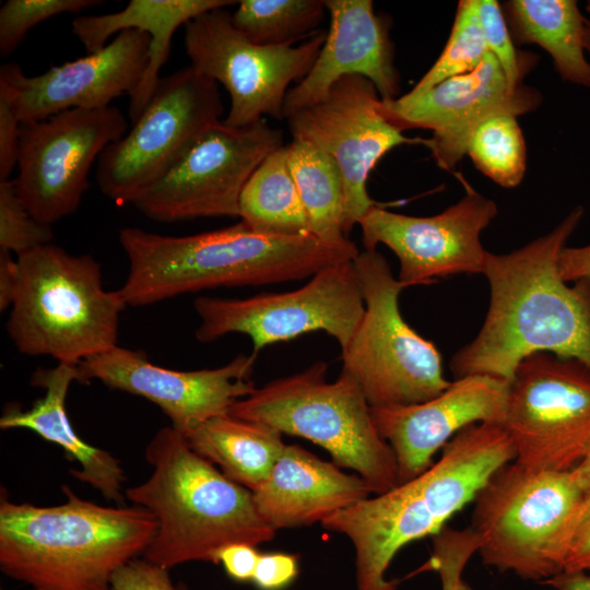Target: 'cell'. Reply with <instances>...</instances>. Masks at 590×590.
<instances>
[{
    "label": "cell",
    "instance_id": "74e56055",
    "mask_svg": "<svg viewBox=\"0 0 590 590\" xmlns=\"http://www.w3.org/2000/svg\"><path fill=\"white\" fill-rule=\"evenodd\" d=\"M113 590H177L168 569L148 559L134 558L120 567L111 578Z\"/></svg>",
    "mask_w": 590,
    "mask_h": 590
},
{
    "label": "cell",
    "instance_id": "e0dca14e",
    "mask_svg": "<svg viewBox=\"0 0 590 590\" xmlns=\"http://www.w3.org/2000/svg\"><path fill=\"white\" fill-rule=\"evenodd\" d=\"M542 94L526 84L511 87L489 52L472 71L449 78L427 92L378 104L382 117L400 131L427 129V146L437 165L452 170L467 154L471 138L498 115L520 116L535 110Z\"/></svg>",
    "mask_w": 590,
    "mask_h": 590
},
{
    "label": "cell",
    "instance_id": "5b68a950",
    "mask_svg": "<svg viewBox=\"0 0 590 590\" xmlns=\"http://www.w3.org/2000/svg\"><path fill=\"white\" fill-rule=\"evenodd\" d=\"M145 458L150 476L125 491L130 503L149 510L157 522L145 559L167 569L214 563L228 544L258 546L274 539L276 531L260 515L252 492L193 451L172 425L154 435Z\"/></svg>",
    "mask_w": 590,
    "mask_h": 590
},
{
    "label": "cell",
    "instance_id": "7a4b0ae2",
    "mask_svg": "<svg viewBox=\"0 0 590 590\" xmlns=\"http://www.w3.org/2000/svg\"><path fill=\"white\" fill-rule=\"evenodd\" d=\"M515 459L503 424L476 423L459 432L416 477L323 520L324 529L345 535L354 547L356 590H398V580L387 578L398 552L437 534L474 502L498 469Z\"/></svg>",
    "mask_w": 590,
    "mask_h": 590
},
{
    "label": "cell",
    "instance_id": "7bdbcfd3",
    "mask_svg": "<svg viewBox=\"0 0 590 590\" xmlns=\"http://www.w3.org/2000/svg\"><path fill=\"white\" fill-rule=\"evenodd\" d=\"M17 283V260L12 252L0 249V310L8 309L13 302Z\"/></svg>",
    "mask_w": 590,
    "mask_h": 590
},
{
    "label": "cell",
    "instance_id": "d6986e66",
    "mask_svg": "<svg viewBox=\"0 0 590 590\" xmlns=\"http://www.w3.org/2000/svg\"><path fill=\"white\" fill-rule=\"evenodd\" d=\"M257 355L240 354L213 369L175 370L157 366L145 353L116 345L76 365L78 382L98 380L156 404L180 433L232 406L257 388L251 379Z\"/></svg>",
    "mask_w": 590,
    "mask_h": 590
},
{
    "label": "cell",
    "instance_id": "ab89813d",
    "mask_svg": "<svg viewBox=\"0 0 590 590\" xmlns=\"http://www.w3.org/2000/svg\"><path fill=\"white\" fill-rule=\"evenodd\" d=\"M563 571H590V492L586 493L575 518Z\"/></svg>",
    "mask_w": 590,
    "mask_h": 590
},
{
    "label": "cell",
    "instance_id": "ffe728a7",
    "mask_svg": "<svg viewBox=\"0 0 590 590\" xmlns=\"http://www.w3.org/2000/svg\"><path fill=\"white\" fill-rule=\"evenodd\" d=\"M150 45L149 33L126 30L102 49L38 75L28 76L19 64L4 63L0 82L9 88L21 123L73 108H104L138 88L149 64Z\"/></svg>",
    "mask_w": 590,
    "mask_h": 590
},
{
    "label": "cell",
    "instance_id": "e575fe53",
    "mask_svg": "<svg viewBox=\"0 0 590 590\" xmlns=\"http://www.w3.org/2000/svg\"><path fill=\"white\" fill-rule=\"evenodd\" d=\"M476 8L487 51L497 59L511 87L524 84L523 79L536 64L538 56L516 49L496 0H476Z\"/></svg>",
    "mask_w": 590,
    "mask_h": 590
},
{
    "label": "cell",
    "instance_id": "836d02e7",
    "mask_svg": "<svg viewBox=\"0 0 590 590\" xmlns=\"http://www.w3.org/2000/svg\"><path fill=\"white\" fill-rule=\"evenodd\" d=\"M51 240V226L31 214L14 180H0V249L20 256Z\"/></svg>",
    "mask_w": 590,
    "mask_h": 590
},
{
    "label": "cell",
    "instance_id": "b9f144b4",
    "mask_svg": "<svg viewBox=\"0 0 590 590\" xmlns=\"http://www.w3.org/2000/svg\"><path fill=\"white\" fill-rule=\"evenodd\" d=\"M558 271L566 282H590V244L581 247H565L558 259Z\"/></svg>",
    "mask_w": 590,
    "mask_h": 590
},
{
    "label": "cell",
    "instance_id": "8fae6325",
    "mask_svg": "<svg viewBox=\"0 0 590 590\" xmlns=\"http://www.w3.org/2000/svg\"><path fill=\"white\" fill-rule=\"evenodd\" d=\"M193 306L201 319L196 330L198 341L243 333L251 339L255 355L267 345L312 331L334 338L342 352L365 312L353 261L327 267L294 291L243 299L200 296Z\"/></svg>",
    "mask_w": 590,
    "mask_h": 590
},
{
    "label": "cell",
    "instance_id": "4fadbf2b",
    "mask_svg": "<svg viewBox=\"0 0 590 590\" xmlns=\"http://www.w3.org/2000/svg\"><path fill=\"white\" fill-rule=\"evenodd\" d=\"M503 426L521 465L573 470L590 444V368L550 353L526 357L509 384Z\"/></svg>",
    "mask_w": 590,
    "mask_h": 590
},
{
    "label": "cell",
    "instance_id": "ee69618b",
    "mask_svg": "<svg viewBox=\"0 0 590 590\" xmlns=\"http://www.w3.org/2000/svg\"><path fill=\"white\" fill-rule=\"evenodd\" d=\"M540 583L555 590H590V571H562Z\"/></svg>",
    "mask_w": 590,
    "mask_h": 590
},
{
    "label": "cell",
    "instance_id": "7402d4cb",
    "mask_svg": "<svg viewBox=\"0 0 590 590\" xmlns=\"http://www.w3.org/2000/svg\"><path fill=\"white\" fill-rule=\"evenodd\" d=\"M330 28L308 74L288 90L283 107L286 119L322 99L347 75L368 79L384 101L396 99L400 75L389 21L374 11L370 0H324Z\"/></svg>",
    "mask_w": 590,
    "mask_h": 590
},
{
    "label": "cell",
    "instance_id": "1f68e13d",
    "mask_svg": "<svg viewBox=\"0 0 590 590\" xmlns=\"http://www.w3.org/2000/svg\"><path fill=\"white\" fill-rule=\"evenodd\" d=\"M487 52L476 0L459 1L449 38L440 56L406 94H423L449 78L474 70Z\"/></svg>",
    "mask_w": 590,
    "mask_h": 590
},
{
    "label": "cell",
    "instance_id": "7c38bea8",
    "mask_svg": "<svg viewBox=\"0 0 590 590\" xmlns=\"http://www.w3.org/2000/svg\"><path fill=\"white\" fill-rule=\"evenodd\" d=\"M327 34L314 33L299 46L252 43L232 22L224 8L206 11L185 25L190 66L224 85L231 98L223 120L247 127L270 116L282 119L287 87L310 71Z\"/></svg>",
    "mask_w": 590,
    "mask_h": 590
},
{
    "label": "cell",
    "instance_id": "8d00e7d4",
    "mask_svg": "<svg viewBox=\"0 0 590 590\" xmlns=\"http://www.w3.org/2000/svg\"><path fill=\"white\" fill-rule=\"evenodd\" d=\"M21 120L11 93L0 82V180L10 179L17 165Z\"/></svg>",
    "mask_w": 590,
    "mask_h": 590
},
{
    "label": "cell",
    "instance_id": "cb8c5ba5",
    "mask_svg": "<svg viewBox=\"0 0 590 590\" xmlns=\"http://www.w3.org/2000/svg\"><path fill=\"white\" fill-rule=\"evenodd\" d=\"M78 381L76 365L58 363L54 368H38L31 385L45 390L31 409L10 408L0 418L2 429L25 428L61 447L80 468L71 474L97 489L107 500L122 504L125 472L109 452L85 442L70 423L66 401L69 388Z\"/></svg>",
    "mask_w": 590,
    "mask_h": 590
},
{
    "label": "cell",
    "instance_id": "3957f363",
    "mask_svg": "<svg viewBox=\"0 0 590 590\" xmlns=\"http://www.w3.org/2000/svg\"><path fill=\"white\" fill-rule=\"evenodd\" d=\"M129 273L118 290L127 306L220 286H259L312 276L359 253L351 240L329 245L312 235L273 236L241 221L188 236H165L138 227L119 232Z\"/></svg>",
    "mask_w": 590,
    "mask_h": 590
},
{
    "label": "cell",
    "instance_id": "f1b7e54d",
    "mask_svg": "<svg viewBox=\"0 0 590 590\" xmlns=\"http://www.w3.org/2000/svg\"><path fill=\"white\" fill-rule=\"evenodd\" d=\"M286 149L311 235L329 245L350 243L344 233V186L334 161L302 141L293 140Z\"/></svg>",
    "mask_w": 590,
    "mask_h": 590
},
{
    "label": "cell",
    "instance_id": "7dc6e473",
    "mask_svg": "<svg viewBox=\"0 0 590 590\" xmlns=\"http://www.w3.org/2000/svg\"><path fill=\"white\" fill-rule=\"evenodd\" d=\"M457 590H475L473 587H471L468 582H465L463 579L459 582Z\"/></svg>",
    "mask_w": 590,
    "mask_h": 590
},
{
    "label": "cell",
    "instance_id": "bcb514c9",
    "mask_svg": "<svg viewBox=\"0 0 590 590\" xmlns=\"http://www.w3.org/2000/svg\"><path fill=\"white\" fill-rule=\"evenodd\" d=\"M585 50L590 56V19L586 17L585 22V36H583Z\"/></svg>",
    "mask_w": 590,
    "mask_h": 590
},
{
    "label": "cell",
    "instance_id": "681fc988",
    "mask_svg": "<svg viewBox=\"0 0 590 590\" xmlns=\"http://www.w3.org/2000/svg\"><path fill=\"white\" fill-rule=\"evenodd\" d=\"M177 590H188L186 587L181 586V587H178Z\"/></svg>",
    "mask_w": 590,
    "mask_h": 590
},
{
    "label": "cell",
    "instance_id": "5bb4252c",
    "mask_svg": "<svg viewBox=\"0 0 590 590\" xmlns=\"http://www.w3.org/2000/svg\"><path fill=\"white\" fill-rule=\"evenodd\" d=\"M282 132L266 119L247 127L219 121L132 204L145 216L175 222L239 216L243 189L261 162L282 146Z\"/></svg>",
    "mask_w": 590,
    "mask_h": 590
},
{
    "label": "cell",
    "instance_id": "603a6c76",
    "mask_svg": "<svg viewBox=\"0 0 590 590\" xmlns=\"http://www.w3.org/2000/svg\"><path fill=\"white\" fill-rule=\"evenodd\" d=\"M260 515L275 530L322 522L370 496L357 474L342 472L297 445H285L262 486L252 493Z\"/></svg>",
    "mask_w": 590,
    "mask_h": 590
},
{
    "label": "cell",
    "instance_id": "60d3db41",
    "mask_svg": "<svg viewBox=\"0 0 590 590\" xmlns=\"http://www.w3.org/2000/svg\"><path fill=\"white\" fill-rule=\"evenodd\" d=\"M260 553L257 546L247 543H232L222 547L214 559L225 573L236 581L252 580Z\"/></svg>",
    "mask_w": 590,
    "mask_h": 590
},
{
    "label": "cell",
    "instance_id": "277c9868",
    "mask_svg": "<svg viewBox=\"0 0 590 590\" xmlns=\"http://www.w3.org/2000/svg\"><path fill=\"white\" fill-rule=\"evenodd\" d=\"M55 506L17 504L1 495L0 567L35 590H113L111 578L143 554L157 522L139 506L108 507L68 485Z\"/></svg>",
    "mask_w": 590,
    "mask_h": 590
},
{
    "label": "cell",
    "instance_id": "4dcf8cb0",
    "mask_svg": "<svg viewBox=\"0 0 590 590\" xmlns=\"http://www.w3.org/2000/svg\"><path fill=\"white\" fill-rule=\"evenodd\" d=\"M467 154L475 167L504 188L517 187L526 173V142L512 115L483 122L470 140Z\"/></svg>",
    "mask_w": 590,
    "mask_h": 590
},
{
    "label": "cell",
    "instance_id": "d6a6232c",
    "mask_svg": "<svg viewBox=\"0 0 590 590\" xmlns=\"http://www.w3.org/2000/svg\"><path fill=\"white\" fill-rule=\"evenodd\" d=\"M99 0H8L0 9V55L7 57L37 24L56 15L79 13Z\"/></svg>",
    "mask_w": 590,
    "mask_h": 590
},
{
    "label": "cell",
    "instance_id": "9a60e30c",
    "mask_svg": "<svg viewBox=\"0 0 590 590\" xmlns=\"http://www.w3.org/2000/svg\"><path fill=\"white\" fill-rule=\"evenodd\" d=\"M127 129L125 115L115 106L73 108L21 123L13 180L31 214L51 226L75 212L92 165Z\"/></svg>",
    "mask_w": 590,
    "mask_h": 590
},
{
    "label": "cell",
    "instance_id": "52a82bcc",
    "mask_svg": "<svg viewBox=\"0 0 590 590\" xmlns=\"http://www.w3.org/2000/svg\"><path fill=\"white\" fill-rule=\"evenodd\" d=\"M328 364L267 382L237 401L229 415L269 425L324 448L338 467L356 472L373 494L400 484L394 453L379 435L358 384L341 371L327 381Z\"/></svg>",
    "mask_w": 590,
    "mask_h": 590
},
{
    "label": "cell",
    "instance_id": "4316f807",
    "mask_svg": "<svg viewBox=\"0 0 590 590\" xmlns=\"http://www.w3.org/2000/svg\"><path fill=\"white\" fill-rule=\"evenodd\" d=\"M500 5L515 43L541 46L564 82L590 88L586 17L577 1L508 0Z\"/></svg>",
    "mask_w": 590,
    "mask_h": 590
},
{
    "label": "cell",
    "instance_id": "c3c4849f",
    "mask_svg": "<svg viewBox=\"0 0 590 590\" xmlns=\"http://www.w3.org/2000/svg\"><path fill=\"white\" fill-rule=\"evenodd\" d=\"M586 11L589 13L590 15V0L587 2L586 4Z\"/></svg>",
    "mask_w": 590,
    "mask_h": 590
},
{
    "label": "cell",
    "instance_id": "d4e9b609",
    "mask_svg": "<svg viewBox=\"0 0 590 590\" xmlns=\"http://www.w3.org/2000/svg\"><path fill=\"white\" fill-rule=\"evenodd\" d=\"M235 3L238 1L131 0L117 12L75 17L72 21V32L88 54L105 47L113 35L122 31L140 30L149 33V64L140 85L130 96L129 117L133 122L157 86L160 71L169 56L172 38L177 28L206 11Z\"/></svg>",
    "mask_w": 590,
    "mask_h": 590
},
{
    "label": "cell",
    "instance_id": "ac0fdd59",
    "mask_svg": "<svg viewBox=\"0 0 590 590\" xmlns=\"http://www.w3.org/2000/svg\"><path fill=\"white\" fill-rule=\"evenodd\" d=\"M496 203L468 187L463 198L432 216H411L373 208L358 223L365 250L379 244L399 259V281L406 287L438 278L483 273L487 251L481 233L497 215Z\"/></svg>",
    "mask_w": 590,
    "mask_h": 590
},
{
    "label": "cell",
    "instance_id": "f6af8a7d",
    "mask_svg": "<svg viewBox=\"0 0 590 590\" xmlns=\"http://www.w3.org/2000/svg\"><path fill=\"white\" fill-rule=\"evenodd\" d=\"M571 471L585 493L590 492V444L580 462Z\"/></svg>",
    "mask_w": 590,
    "mask_h": 590
},
{
    "label": "cell",
    "instance_id": "2e32d148",
    "mask_svg": "<svg viewBox=\"0 0 590 590\" xmlns=\"http://www.w3.org/2000/svg\"><path fill=\"white\" fill-rule=\"evenodd\" d=\"M375 85L361 75L337 81L319 102L286 118L293 140L308 143L330 156L344 186V233L375 206L367 192L369 173L380 158L402 144H426L408 138L379 113Z\"/></svg>",
    "mask_w": 590,
    "mask_h": 590
},
{
    "label": "cell",
    "instance_id": "f546056e",
    "mask_svg": "<svg viewBox=\"0 0 590 590\" xmlns=\"http://www.w3.org/2000/svg\"><path fill=\"white\" fill-rule=\"evenodd\" d=\"M323 0H241L233 25L252 43L263 46H293L310 37L324 17Z\"/></svg>",
    "mask_w": 590,
    "mask_h": 590
},
{
    "label": "cell",
    "instance_id": "30bf717a",
    "mask_svg": "<svg viewBox=\"0 0 590 590\" xmlns=\"http://www.w3.org/2000/svg\"><path fill=\"white\" fill-rule=\"evenodd\" d=\"M222 114L217 83L191 66L161 78L132 128L101 154L99 190L118 205L132 204Z\"/></svg>",
    "mask_w": 590,
    "mask_h": 590
},
{
    "label": "cell",
    "instance_id": "8992f818",
    "mask_svg": "<svg viewBox=\"0 0 590 590\" xmlns=\"http://www.w3.org/2000/svg\"><path fill=\"white\" fill-rule=\"evenodd\" d=\"M16 260L7 331L21 353L78 365L118 345L127 305L119 291L104 288L92 256H74L50 243Z\"/></svg>",
    "mask_w": 590,
    "mask_h": 590
},
{
    "label": "cell",
    "instance_id": "83f0119b",
    "mask_svg": "<svg viewBox=\"0 0 590 590\" xmlns=\"http://www.w3.org/2000/svg\"><path fill=\"white\" fill-rule=\"evenodd\" d=\"M239 217L260 234L311 235L308 216L290 169L286 145L271 152L246 182L239 199Z\"/></svg>",
    "mask_w": 590,
    "mask_h": 590
},
{
    "label": "cell",
    "instance_id": "44dd1931",
    "mask_svg": "<svg viewBox=\"0 0 590 590\" xmlns=\"http://www.w3.org/2000/svg\"><path fill=\"white\" fill-rule=\"evenodd\" d=\"M509 382L484 375L457 378L435 398L415 404L370 406L379 435L391 447L400 484L434 462V455L463 428L505 418Z\"/></svg>",
    "mask_w": 590,
    "mask_h": 590
},
{
    "label": "cell",
    "instance_id": "d590c367",
    "mask_svg": "<svg viewBox=\"0 0 590 590\" xmlns=\"http://www.w3.org/2000/svg\"><path fill=\"white\" fill-rule=\"evenodd\" d=\"M477 550L479 539L470 527L461 531L445 527L433 536L432 555L416 573L435 570L439 575L441 590H457L467 563Z\"/></svg>",
    "mask_w": 590,
    "mask_h": 590
},
{
    "label": "cell",
    "instance_id": "6da1fadb",
    "mask_svg": "<svg viewBox=\"0 0 590 590\" xmlns=\"http://www.w3.org/2000/svg\"><path fill=\"white\" fill-rule=\"evenodd\" d=\"M582 215L576 206L524 247L506 255L487 251L489 306L477 335L450 361L456 379L484 375L510 384L519 364L535 353L590 368V282L568 285L558 271L559 255Z\"/></svg>",
    "mask_w": 590,
    "mask_h": 590
},
{
    "label": "cell",
    "instance_id": "484cf974",
    "mask_svg": "<svg viewBox=\"0 0 590 590\" xmlns=\"http://www.w3.org/2000/svg\"><path fill=\"white\" fill-rule=\"evenodd\" d=\"M181 434L193 451L252 493L266 482L285 447L283 434L275 428L229 414Z\"/></svg>",
    "mask_w": 590,
    "mask_h": 590
},
{
    "label": "cell",
    "instance_id": "9c48e42d",
    "mask_svg": "<svg viewBox=\"0 0 590 590\" xmlns=\"http://www.w3.org/2000/svg\"><path fill=\"white\" fill-rule=\"evenodd\" d=\"M365 312L347 347L342 370L361 387L373 408L409 405L430 400L451 381L441 356L403 319L399 296L406 286L394 278L377 250H363L353 260Z\"/></svg>",
    "mask_w": 590,
    "mask_h": 590
},
{
    "label": "cell",
    "instance_id": "f35d334b",
    "mask_svg": "<svg viewBox=\"0 0 590 590\" xmlns=\"http://www.w3.org/2000/svg\"><path fill=\"white\" fill-rule=\"evenodd\" d=\"M298 575L296 556L287 553L260 554L252 582L259 590H282Z\"/></svg>",
    "mask_w": 590,
    "mask_h": 590
},
{
    "label": "cell",
    "instance_id": "ba28073f",
    "mask_svg": "<svg viewBox=\"0 0 590 590\" xmlns=\"http://www.w3.org/2000/svg\"><path fill=\"white\" fill-rule=\"evenodd\" d=\"M573 471L511 461L477 493L470 528L486 566L542 582L564 570L568 538L585 498Z\"/></svg>",
    "mask_w": 590,
    "mask_h": 590
}]
</instances>
